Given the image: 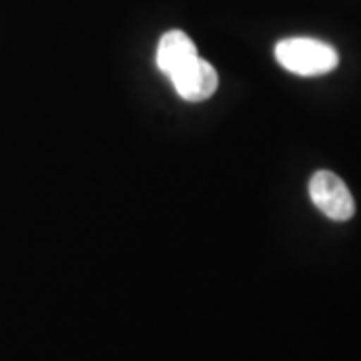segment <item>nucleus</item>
Listing matches in <instances>:
<instances>
[{
  "mask_svg": "<svg viewBox=\"0 0 361 361\" xmlns=\"http://www.w3.org/2000/svg\"><path fill=\"white\" fill-rule=\"evenodd\" d=\"M275 59L285 71L299 77L327 75L339 65V54L331 44L307 37L279 40L275 47Z\"/></svg>",
  "mask_w": 361,
  "mask_h": 361,
  "instance_id": "f257e3e1",
  "label": "nucleus"
},
{
  "mask_svg": "<svg viewBox=\"0 0 361 361\" xmlns=\"http://www.w3.org/2000/svg\"><path fill=\"white\" fill-rule=\"evenodd\" d=\"M313 205L331 221H349L355 213V203L348 185L331 171H317L310 180Z\"/></svg>",
  "mask_w": 361,
  "mask_h": 361,
  "instance_id": "f03ea898",
  "label": "nucleus"
},
{
  "mask_svg": "<svg viewBox=\"0 0 361 361\" xmlns=\"http://www.w3.org/2000/svg\"><path fill=\"white\" fill-rule=\"evenodd\" d=\"M173 87L177 90L183 101L189 103H201L207 101L215 94V90L219 87V77L213 65H209L203 59H195L191 65L180 68L179 73H175L173 77Z\"/></svg>",
  "mask_w": 361,
  "mask_h": 361,
  "instance_id": "7ed1b4c3",
  "label": "nucleus"
},
{
  "mask_svg": "<svg viewBox=\"0 0 361 361\" xmlns=\"http://www.w3.org/2000/svg\"><path fill=\"white\" fill-rule=\"evenodd\" d=\"M197 47L183 30L165 32L157 47V66L167 77H173L180 68L191 65L197 59Z\"/></svg>",
  "mask_w": 361,
  "mask_h": 361,
  "instance_id": "20e7f679",
  "label": "nucleus"
}]
</instances>
